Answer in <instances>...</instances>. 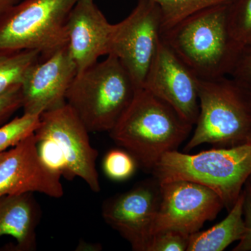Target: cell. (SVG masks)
<instances>
[{"instance_id": "cell-1", "label": "cell", "mask_w": 251, "mask_h": 251, "mask_svg": "<svg viewBox=\"0 0 251 251\" xmlns=\"http://www.w3.org/2000/svg\"><path fill=\"white\" fill-rule=\"evenodd\" d=\"M193 126L169 104L139 88L109 135L138 166L152 173L165 153L177 150L187 139Z\"/></svg>"}, {"instance_id": "cell-2", "label": "cell", "mask_w": 251, "mask_h": 251, "mask_svg": "<svg viewBox=\"0 0 251 251\" xmlns=\"http://www.w3.org/2000/svg\"><path fill=\"white\" fill-rule=\"evenodd\" d=\"M229 6L203 10L162 34L163 41L200 79L229 76L242 53L229 32Z\"/></svg>"}, {"instance_id": "cell-3", "label": "cell", "mask_w": 251, "mask_h": 251, "mask_svg": "<svg viewBox=\"0 0 251 251\" xmlns=\"http://www.w3.org/2000/svg\"><path fill=\"white\" fill-rule=\"evenodd\" d=\"M136 86L116 56L77 73L66 95V103L90 133L110 132L130 105Z\"/></svg>"}, {"instance_id": "cell-4", "label": "cell", "mask_w": 251, "mask_h": 251, "mask_svg": "<svg viewBox=\"0 0 251 251\" xmlns=\"http://www.w3.org/2000/svg\"><path fill=\"white\" fill-rule=\"evenodd\" d=\"M151 173L159 182L179 179L204 185L219 195L224 206L230 209L251 176V143L196 154L169 151Z\"/></svg>"}, {"instance_id": "cell-5", "label": "cell", "mask_w": 251, "mask_h": 251, "mask_svg": "<svg viewBox=\"0 0 251 251\" xmlns=\"http://www.w3.org/2000/svg\"><path fill=\"white\" fill-rule=\"evenodd\" d=\"M199 115L188 153L204 144L216 147L251 143V93L230 76L200 79Z\"/></svg>"}, {"instance_id": "cell-6", "label": "cell", "mask_w": 251, "mask_h": 251, "mask_svg": "<svg viewBox=\"0 0 251 251\" xmlns=\"http://www.w3.org/2000/svg\"><path fill=\"white\" fill-rule=\"evenodd\" d=\"M78 0H22L0 20V51L47 57L68 45L67 22Z\"/></svg>"}, {"instance_id": "cell-7", "label": "cell", "mask_w": 251, "mask_h": 251, "mask_svg": "<svg viewBox=\"0 0 251 251\" xmlns=\"http://www.w3.org/2000/svg\"><path fill=\"white\" fill-rule=\"evenodd\" d=\"M161 11L151 0H139L131 13L115 24L109 54L116 56L137 88H143L162 41Z\"/></svg>"}, {"instance_id": "cell-8", "label": "cell", "mask_w": 251, "mask_h": 251, "mask_svg": "<svg viewBox=\"0 0 251 251\" xmlns=\"http://www.w3.org/2000/svg\"><path fill=\"white\" fill-rule=\"evenodd\" d=\"M34 133L36 139H49L58 148L66 163L65 178H80L93 192H100L98 151L91 145L90 132L67 103L44 112Z\"/></svg>"}, {"instance_id": "cell-9", "label": "cell", "mask_w": 251, "mask_h": 251, "mask_svg": "<svg viewBox=\"0 0 251 251\" xmlns=\"http://www.w3.org/2000/svg\"><path fill=\"white\" fill-rule=\"evenodd\" d=\"M161 202L160 183L144 180L128 191L105 200L102 217L112 229L129 243L135 251H148L154 233Z\"/></svg>"}, {"instance_id": "cell-10", "label": "cell", "mask_w": 251, "mask_h": 251, "mask_svg": "<svg viewBox=\"0 0 251 251\" xmlns=\"http://www.w3.org/2000/svg\"><path fill=\"white\" fill-rule=\"evenodd\" d=\"M159 183L161 202L153 234L173 229L191 235L215 219L224 206L219 195L204 185L179 179Z\"/></svg>"}, {"instance_id": "cell-11", "label": "cell", "mask_w": 251, "mask_h": 251, "mask_svg": "<svg viewBox=\"0 0 251 251\" xmlns=\"http://www.w3.org/2000/svg\"><path fill=\"white\" fill-rule=\"evenodd\" d=\"M62 176L41 159L34 133L17 145L0 151V198L40 193L61 198L64 195Z\"/></svg>"}, {"instance_id": "cell-12", "label": "cell", "mask_w": 251, "mask_h": 251, "mask_svg": "<svg viewBox=\"0 0 251 251\" xmlns=\"http://www.w3.org/2000/svg\"><path fill=\"white\" fill-rule=\"evenodd\" d=\"M200 78L163 39L143 88L169 104L193 126L199 115Z\"/></svg>"}, {"instance_id": "cell-13", "label": "cell", "mask_w": 251, "mask_h": 251, "mask_svg": "<svg viewBox=\"0 0 251 251\" xmlns=\"http://www.w3.org/2000/svg\"><path fill=\"white\" fill-rule=\"evenodd\" d=\"M68 45L34 63L21 85L23 113L41 115L66 103L77 74Z\"/></svg>"}, {"instance_id": "cell-14", "label": "cell", "mask_w": 251, "mask_h": 251, "mask_svg": "<svg viewBox=\"0 0 251 251\" xmlns=\"http://www.w3.org/2000/svg\"><path fill=\"white\" fill-rule=\"evenodd\" d=\"M114 28L94 0L77 1L68 17L67 29L68 49L77 73L110 54Z\"/></svg>"}, {"instance_id": "cell-15", "label": "cell", "mask_w": 251, "mask_h": 251, "mask_svg": "<svg viewBox=\"0 0 251 251\" xmlns=\"http://www.w3.org/2000/svg\"><path fill=\"white\" fill-rule=\"evenodd\" d=\"M41 214L34 193L2 196L0 198V237L14 238L16 244L11 251H36V228Z\"/></svg>"}, {"instance_id": "cell-16", "label": "cell", "mask_w": 251, "mask_h": 251, "mask_svg": "<svg viewBox=\"0 0 251 251\" xmlns=\"http://www.w3.org/2000/svg\"><path fill=\"white\" fill-rule=\"evenodd\" d=\"M244 192L241 193L228 215L207 230L190 235L187 251H222L242 239L245 232Z\"/></svg>"}, {"instance_id": "cell-17", "label": "cell", "mask_w": 251, "mask_h": 251, "mask_svg": "<svg viewBox=\"0 0 251 251\" xmlns=\"http://www.w3.org/2000/svg\"><path fill=\"white\" fill-rule=\"evenodd\" d=\"M41 57L36 50L0 51V95L21 86L29 68Z\"/></svg>"}, {"instance_id": "cell-18", "label": "cell", "mask_w": 251, "mask_h": 251, "mask_svg": "<svg viewBox=\"0 0 251 251\" xmlns=\"http://www.w3.org/2000/svg\"><path fill=\"white\" fill-rule=\"evenodd\" d=\"M161 11L163 31L203 10L232 4L234 0H151Z\"/></svg>"}, {"instance_id": "cell-19", "label": "cell", "mask_w": 251, "mask_h": 251, "mask_svg": "<svg viewBox=\"0 0 251 251\" xmlns=\"http://www.w3.org/2000/svg\"><path fill=\"white\" fill-rule=\"evenodd\" d=\"M227 20L229 32L239 47H251V0H234L229 4Z\"/></svg>"}, {"instance_id": "cell-20", "label": "cell", "mask_w": 251, "mask_h": 251, "mask_svg": "<svg viewBox=\"0 0 251 251\" xmlns=\"http://www.w3.org/2000/svg\"><path fill=\"white\" fill-rule=\"evenodd\" d=\"M40 115L23 113L0 126V151L7 150L35 131Z\"/></svg>"}, {"instance_id": "cell-21", "label": "cell", "mask_w": 251, "mask_h": 251, "mask_svg": "<svg viewBox=\"0 0 251 251\" xmlns=\"http://www.w3.org/2000/svg\"><path fill=\"white\" fill-rule=\"evenodd\" d=\"M137 166L138 164L133 157L125 150H110L103 158L104 173L113 181L129 179L134 174Z\"/></svg>"}, {"instance_id": "cell-22", "label": "cell", "mask_w": 251, "mask_h": 251, "mask_svg": "<svg viewBox=\"0 0 251 251\" xmlns=\"http://www.w3.org/2000/svg\"><path fill=\"white\" fill-rule=\"evenodd\" d=\"M190 235L173 229L153 234L148 251H187Z\"/></svg>"}, {"instance_id": "cell-23", "label": "cell", "mask_w": 251, "mask_h": 251, "mask_svg": "<svg viewBox=\"0 0 251 251\" xmlns=\"http://www.w3.org/2000/svg\"><path fill=\"white\" fill-rule=\"evenodd\" d=\"M23 107L21 86L0 95V126L5 125L13 115Z\"/></svg>"}, {"instance_id": "cell-24", "label": "cell", "mask_w": 251, "mask_h": 251, "mask_svg": "<svg viewBox=\"0 0 251 251\" xmlns=\"http://www.w3.org/2000/svg\"><path fill=\"white\" fill-rule=\"evenodd\" d=\"M229 76L251 93V47L243 50Z\"/></svg>"}, {"instance_id": "cell-25", "label": "cell", "mask_w": 251, "mask_h": 251, "mask_svg": "<svg viewBox=\"0 0 251 251\" xmlns=\"http://www.w3.org/2000/svg\"><path fill=\"white\" fill-rule=\"evenodd\" d=\"M244 219L245 232L234 251H251V184L244 191Z\"/></svg>"}, {"instance_id": "cell-26", "label": "cell", "mask_w": 251, "mask_h": 251, "mask_svg": "<svg viewBox=\"0 0 251 251\" xmlns=\"http://www.w3.org/2000/svg\"><path fill=\"white\" fill-rule=\"evenodd\" d=\"M22 0H0V20Z\"/></svg>"}]
</instances>
